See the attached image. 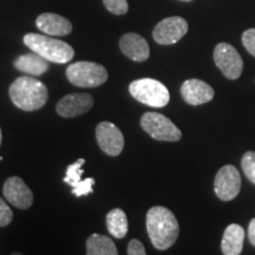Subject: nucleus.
I'll use <instances>...</instances> for the list:
<instances>
[{"instance_id":"obj_17","label":"nucleus","mask_w":255,"mask_h":255,"mask_svg":"<svg viewBox=\"0 0 255 255\" xmlns=\"http://www.w3.org/2000/svg\"><path fill=\"white\" fill-rule=\"evenodd\" d=\"M15 69L19 71L28 73L32 76H41L49 70V60L38 55L36 52L19 56L14 60Z\"/></svg>"},{"instance_id":"obj_28","label":"nucleus","mask_w":255,"mask_h":255,"mask_svg":"<svg viewBox=\"0 0 255 255\" xmlns=\"http://www.w3.org/2000/svg\"><path fill=\"white\" fill-rule=\"evenodd\" d=\"M1 139H2V133H1V129H0V144H1Z\"/></svg>"},{"instance_id":"obj_25","label":"nucleus","mask_w":255,"mask_h":255,"mask_svg":"<svg viewBox=\"0 0 255 255\" xmlns=\"http://www.w3.org/2000/svg\"><path fill=\"white\" fill-rule=\"evenodd\" d=\"M242 44L252 56L255 57V28H250L242 34Z\"/></svg>"},{"instance_id":"obj_12","label":"nucleus","mask_w":255,"mask_h":255,"mask_svg":"<svg viewBox=\"0 0 255 255\" xmlns=\"http://www.w3.org/2000/svg\"><path fill=\"white\" fill-rule=\"evenodd\" d=\"M94 105V98L89 94H70L57 103L56 110L64 119L82 116L87 114Z\"/></svg>"},{"instance_id":"obj_21","label":"nucleus","mask_w":255,"mask_h":255,"mask_svg":"<svg viewBox=\"0 0 255 255\" xmlns=\"http://www.w3.org/2000/svg\"><path fill=\"white\" fill-rule=\"evenodd\" d=\"M241 167L248 180L255 184V151H247L242 156Z\"/></svg>"},{"instance_id":"obj_22","label":"nucleus","mask_w":255,"mask_h":255,"mask_svg":"<svg viewBox=\"0 0 255 255\" xmlns=\"http://www.w3.org/2000/svg\"><path fill=\"white\" fill-rule=\"evenodd\" d=\"M103 2L108 11L117 15L126 14L129 8L127 0H103Z\"/></svg>"},{"instance_id":"obj_7","label":"nucleus","mask_w":255,"mask_h":255,"mask_svg":"<svg viewBox=\"0 0 255 255\" xmlns=\"http://www.w3.org/2000/svg\"><path fill=\"white\" fill-rule=\"evenodd\" d=\"M214 62L216 66L228 79H238L244 69V62L240 53L228 43H220L215 46Z\"/></svg>"},{"instance_id":"obj_16","label":"nucleus","mask_w":255,"mask_h":255,"mask_svg":"<svg viewBox=\"0 0 255 255\" xmlns=\"http://www.w3.org/2000/svg\"><path fill=\"white\" fill-rule=\"evenodd\" d=\"M245 229L240 225L232 223L223 233L221 242L222 253L226 255H239L244 248Z\"/></svg>"},{"instance_id":"obj_5","label":"nucleus","mask_w":255,"mask_h":255,"mask_svg":"<svg viewBox=\"0 0 255 255\" xmlns=\"http://www.w3.org/2000/svg\"><path fill=\"white\" fill-rule=\"evenodd\" d=\"M66 77L76 87L97 88L108 81V71L101 64L77 62L68 66Z\"/></svg>"},{"instance_id":"obj_23","label":"nucleus","mask_w":255,"mask_h":255,"mask_svg":"<svg viewBox=\"0 0 255 255\" xmlns=\"http://www.w3.org/2000/svg\"><path fill=\"white\" fill-rule=\"evenodd\" d=\"M95 184V180L92 177H89V178H85V180H83L79 182L77 186L73 187V190H72V194L75 196H84V195H89V194H92V187H94Z\"/></svg>"},{"instance_id":"obj_4","label":"nucleus","mask_w":255,"mask_h":255,"mask_svg":"<svg viewBox=\"0 0 255 255\" xmlns=\"http://www.w3.org/2000/svg\"><path fill=\"white\" fill-rule=\"evenodd\" d=\"M129 92L136 101L151 108H163L170 100L167 87L152 78L136 79L129 85Z\"/></svg>"},{"instance_id":"obj_27","label":"nucleus","mask_w":255,"mask_h":255,"mask_svg":"<svg viewBox=\"0 0 255 255\" xmlns=\"http://www.w3.org/2000/svg\"><path fill=\"white\" fill-rule=\"evenodd\" d=\"M248 239L250 242L255 247V219H253L250 223V227H248Z\"/></svg>"},{"instance_id":"obj_11","label":"nucleus","mask_w":255,"mask_h":255,"mask_svg":"<svg viewBox=\"0 0 255 255\" xmlns=\"http://www.w3.org/2000/svg\"><path fill=\"white\" fill-rule=\"evenodd\" d=\"M5 199L12 206L19 209L30 208L33 203V194L23 180L18 176H12L6 180L2 188Z\"/></svg>"},{"instance_id":"obj_1","label":"nucleus","mask_w":255,"mask_h":255,"mask_svg":"<svg viewBox=\"0 0 255 255\" xmlns=\"http://www.w3.org/2000/svg\"><path fill=\"white\" fill-rule=\"evenodd\" d=\"M146 231L156 250H168L177 240L180 226L171 210L155 206L146 213Z\"/></svg>"},{"instance_id":"obj_2","label":"nucleus","mask_w":255,"mask_h":255,"mask_svg":"<svg viewBox=\"0 0 255 255\" xmlns=\"http://www.w3.org/2000/svg\"><path fill=\"white\" fill-rule=\"evenodd\" d=\"M12 103L24 111H36L46 104L49 92L44 83L32 77H19L8 90Z\"/></svg>"},{"instance_id":"obj_26","label":"nucleus","mask_w":255,"mask_h":255,"mask_svg":"<svg viewBox=\"0 0 255 255\" xmlns=\"http://www.w3.org/2000/svg\"><path fill=\"white\" fill-rule=\"evenodd\" d=\"M128 254L129 255H144L145 248L142 245L141 241L132 239L128 245Z\"/></svg>"},{"instance_id":"obj_20","label":"nucleus","mask_w":255,"mask_h":255,"mask_svg":"<svg viewBox=\"0 0 255 255\" xmlns=\"http://www.w3.org/2000/svg\"><path fill=\"white\" fill-rule=\"evenodd\" d=\"M84 163H85V159L79 158L77 162L70 164L68 169H66V176L64 177V182L68 183L69 186H71L72 188L77 186V184L82 181L81 180L83 175L82 165Z\"/></svg>"},{"instance_id":"obj_8","label":"nucleus","mask_w":255,"mask_h":255,"mask_svg":"<svg viewBox=\"0 0 255 255\" xmlns=\"http://www.w3.org/2000/svg\"><path fill=\"white\" fill-rule=\"evenodd\" d=\"M214 190L220 200L232 201L241 190V176L234 165L226 164L215 176Z\"/></svg>"},{"instance_id":"obj_6","label":"nucleus","mask_w":255,"mask_h":255,"mask_svg":"<svg viewBox=\"0 0 255 255\" xmlns=\"http://www.w3.org/2000/svg\"><path fill=\"white\" fill-rule=\"evenodd\" d=\"M141 127L157 141L177 142L182 137L180 129L164 115L158 113H145L141 119Z\"/></svg>"},{"instance_id":"obj_3","label":"nucleus","mask_w":255,"mask_h":255,"mask_svg":"<svg viewBox=\"0 0 255 255\" xmlns=\"http://www.w3.org/2000/svg\"><path fill=\"white\" fill-rule=\"evenodd\" d=\"M24 43L32 52H36L49 62L56 64L68 63L75 56V51L68 43L52 38V36L27 33L24 37Z\"/></svg>"},{"instance_id":"obj_13","label":"nucleus","mask_w":255,"mask_h":255,"mask_svg":"<svg viewBox=\"0 0 255 255\" xmlns=\"http://www.w3.org/2000/svg\"><path fill=\"white\" fill-rule=\"evenodd\" d=\"M181 95L188 104L201 105L208 103L214 98V89L201 79H188L181 87Z\"/></svg>"},{"instance_id":"obj_18","label":"nucleus","mask_w":255,"mask_h":255,"mask_svg":"<svg viewBox=\"0 0 255 255\" xmlns=\"http://www.w3.org/2000/svg\"><path fill=\"white\" fill-rule=\"evenodd\" d=\"M88 255H116L119 254L116 245L110 238L102 234H92L87 241Z\"/></svg>"},{"instance_id":"obj_10","label":"nucleus","mask_w":255,"mask_h":255,"mask_svg":"<svg viewBox=\"0 0 255 255\" xmlns=\"http://www.w3.org/2000/svg\"><path fill=\"white\" fill-rule=\"evenodd\" d=\"M96 138L100 148L109 156H119L123 151L124 137L121 130L111 122H102L96 128Z\"/></svg>"},{"instance_id":"obj_29","label":"nucleus","mask_w":255,"mask_h":255,"mask_svg":"<svg viewBox=\"0 0 255 255\" xmlns=\"http://www.w3.org/2000/svg\"><path fill=\"white\" fill-rule=\"evenodd\" d=\"M184 1H190V0H184Z\"/></svg>"},{"instance_id":"obj_19","label":"nucleus","mask_w":255,"mask_h":255,"mask_svg":"<svg viewBox=\"0 0 255 255\" xmlns=\"http://www.w3.org/2000/svg\"><path fill=\"white\" fill-rule=\"evenodd\" d=\"M107 227L114 238L123 239L127 235L128 228H129L126 213L120 208L110 210L107 215Z\"/></svg>"},{"instance_id":"obj_9","label":"nucleus","mask_w":255,"mask_h":255,"mask_svg":"<svg viewBox=\"0 0 255 255\" xmlns=\"http://www.w3.org/2000/svg\"><path fill=\"white\" fill-rule=\"evenodd\" d=\"M188 27L187 20L182 17H169L156 25L152 37L161 45H173L186 36Z\"/></svg>"},{"instance_id":"obj_14","label":"nucleus","mask_w":255,"mask_h":255,"mask_svg":"<svg viewBox=\"0 0 255 255\" xmlns=\"http://www.w3.org/2000/svg\"><path fill=\"white\" fill-rule=\"evenodd\" d=\"M120 47L124 55L133 62H145L150 56L148 41L142 36L133 33V32L126 33L121 38Z\"/></svg>"},{"instance_id":"obj_24","label":"nucleus","mask_w":255,"mask_h":255,"mask_svg":"<svg viewBox=\"0 0 255 255\" xmlns=\"http://www.w3.org/2000/svg\"><path fill=\"white\" fill-rule=\"evenodd\" d=\"M13 220V213L7 203H5V201L0 197V227H6Z\"/></svg>"},{"instance_id":"obj_15","label":"nucleus","mask_w":255,"mask_h":255,"mask_svg":"<svg viewBox=\"0 0 255 255\" xmlns=\"http://www.w3.org/2000/svg\"><path fill=\"white\" fill-rule=\"evenodd\" d=\"M36 25L41 32L52 37L68 36L72 31V24L70 20L56 13H41L38 15Z\"/></svg>"}]
</instances>
